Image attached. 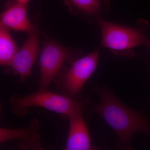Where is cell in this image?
Returning a JSON list of instances; mask_svg holds the SVG:
<instances>
[{
    "label": "cell",
    "instance_id": "8fae6325",
    "mask_svg": "<svg viewBox=\"0 0 150 150\" xmlns=\"http://www.w3.org/2000/svg\"><path fill=\"white\" fill-rule=\"evenodd\" d=\"M18 50L9 30L0 23V66H8Z\"/></svg>",
    "mask_w": 150,
    "mask_h": 150
},
{
    "label": "cell",
    "instance_id": "30bf717a",
    "mask_svg": "<svg viewBox=\"0 0 150 150\" xmlns=\"http://www.w3.org/2000/svg\"><path fill=\"white\" fill-rule=\"evenodd\" d=\"M64 3L73 15L82 14L93 22L110 8L109 0H65Z\"/></svg>",
    "mask_w": 150,
    "mask_h": 150
},
{
    "label": "cell",
    "instance_id": "4fadbf2b",
    "mask_svg": "<svg viewBox=\"0 0 150 150\" xmlns=\"http://www.w3.org/2000/svg\"><path fill=\"white\" fill-rule=\"evenodd\" d=\"M2 109V108L1 104V102H0V113L1 112Z\"/></svg>",
    "mask_w": 150,
    "mask_h": 150
},
{
    "label": "cell",
    "instance_id": "277c9868",
    "mask_svg": "<svg viewBox=\"0 0 150 150\" xmlns=\"http://www.w3.org/2000/svg\"><path fill=\"white\" fill-rule=\"evenodd\" d=\"M99 52L97 49L75 60L69 69L62 68L53 81L59 93L74 98L84 97L81 95L84 86L97 67Z\"/></svg>",
    "mask_w": 150,
    "mask_h": 150
},
{
    "label": "cell",
    "instance_id": "52a82bcc",
    "mask_svg": "<svg viewBox=\"0 0 150 150\" xmlns=\"http://www.w3.org/2000/svg\"><path fill=\"white\" fill-rule=\"evenodd\" d=\"M39 122L36 118L31 120L26 127L19 129L0 128V144L17 141L22 149L42 150Z\"/></svg>",
    "mask_w": 150,
    "mask_h": 150
},
{
    "label": "cell",
    "instance_id": "3957f363",
    "mask_svg": "<svg viewBox=\"0 0 150 150\" xmlns=\"http://www.w3.org/2000/svg\"><path fill=\"white\" fill-rule=\"evenodd\" d=\"M95 23L101 31L100 47L108 48L116 55L131 58L134 55L133 48L148 45L149 43L144 28L115 24L106 21L102 18L97 19Z\"/></svg>",
    "mask_w": 150,
    "mask_h": 150
},
{
    "label": "cell",
    "instance_id": "7c38bea8",
    "mask_svg": "<svg viewBox=\"0 0 150 150\" xmlns=\"http://www.w3.org/2000/svg\"><path fill=\"white\" fill-rule=\"evenodd\" d=\"M16 1L18 2V3H21V4H27L30 0H16Z\"/></svg>",
    "mask_w": 150,
    "mask_h": 150
},
{
    "label": "cell",
    "instance_id": "ba28073f",
    "mask_svg": "<svg viewBox=\"0 0 150 150\" xmlns=\"http://www.w3.org/2000/svg\"><path fill=\"white\" fill-rule=\"evenodd\" d=\"M82 111L68 116L69 131L66 147L67 150H89L92 149L90 136Z\"/></svg>",
    "mask_w": 150,
    "mask_h": 150
},
{
    "label": "cell",
    "instance_id": "5b68a950",
    "mask_svg": "<svg viewBox=\"0 0 150 150\" xmlns=\"http://www.w3.org/2000/svg\"><path fill=\"white\" fill-rule=\"evenodd\" d=\"M81 55L80 52L46 38L38 61L40 72L38 83L39 89L47 88L65 63L71 64Z\"/></svg>",
    "mask_w": 150,
    "mask_h": 150
},
{
    "label": "cell",
    "instance_id": "5bb4252c",
    "mask_svg": "<svg viewBox=\"0 0 150 150\" xmlns=\"http://www.w3.org/2000/svg\"><path fill=\"white\" fill-rule=\"evenodd\" d=\"M148 46H149V47H150V41H149V43H148Z\"/></svg>",
    "mask_w": 150,
    "mask_h": 150
},
{
    "label": "cell",
    "instance_id": "8992f818",
    "mask_svg": "<svg viewBox=\"0 0 150 150\" xmlns=\"http://www.w3.org/2000/svg\"><path fill=\"white\" fill-rule=\"evenodd\" d=\"M39 51V31L37 25L28 33V36L21 48L18 49L8 68L18 75L21 82L31 75V70Z\"/></svg>",
    "mask_w": 150,
    "mask_h": 150
},
{
    "label": "cell",
    "instance_id": "9a60e30c",
    "mask_svg": "<svg viewBox=\"0 0 150 150\" xmlns=\"http://www.w3.org/2000/svg\"></svg>",
    "mask_w": 150,
    "mask_h": 150
},
{
    "label": "cell",
    "instance_id": "9c48e42d",
    "mask_svg": "<svg viewBox=\"0 0 150 150\" xmlns=\"http://www.w3.org/2000/svg\"><path fill=\"white\" fill-rule=\"evenodd\" d=\"M0 23L9 30L28 33L34 27L28 16L27 4H21L16 0L7 5L0 15Z\"/></svg>",
    "mask_w": 150,
    "mask_h": 150
},
{
    "label": "cell",
    "instance_id": "7a4b0ae2",
    "mask_svg": "<svg viewBox=\"0 0 150 150\" xmlns=\"http://www.w3.org/2000/svg\"><path fill=\"white\" fill-rule=\"evenodd\" d=\"M9 102L12 112L17 116L26 115L30 108L40 107L67 117L74 112L83 111L88 103V100L84 97L74 98L47 88L39 89L26 96L14 95L10 98Z\"/></svg>",
    "mask_w": 150,
    "mask_h": 150
},
{
    "label": "cell",
    "instance_id": "6da1fadb",
    "mask_svg": "<svg viewBox=\"0 0 150 150\" xmlns=\"http://www.w3.org/2000/svg\"><path fill=\"white\" fill-rule=\"evenodd\" d=\"M100 102L91 112L100 115L117 134L123 149L130 148L132 137L141 132H150V124L141 112L127 107L109 89H94Z\"/></svg>",
    "mask_w": 150,
    "mask_h": 150
}]
</instances>
